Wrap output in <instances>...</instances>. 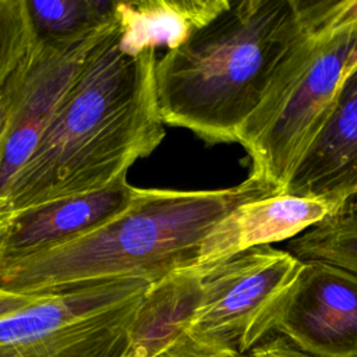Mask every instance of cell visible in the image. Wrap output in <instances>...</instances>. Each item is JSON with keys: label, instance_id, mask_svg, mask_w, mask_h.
I'll list each match as a JSON object with an SVG mask.
<instances>
[{"label": "cell", "instance_id": "5", "mask_svg": "<svg viewBox=\"0 0 357 357\" xmlns=\"http://www.w3.org/2000/svg\"><path fill=\"white\" fill-rule=\"evenodd\" d=\"M151 284L116 279L40 296L0 318V357H127Z\"/></svg>", "mask_w": 357, "mask_h": 357}, {"label": "cell", "instance_id": "1", "mask_svg": "<svg viewBox=\"0 0 357 357\" xmlns=\"http://www.w3.org/2000/svg\"><path fill=\"white\" fill-rule=\"evenodd\" d=\"M156 50L128 56L113 21L86 53L35 151L11 184L14 213L103 190L165 138Z\"/></svg>", "mask_w": 357, "mask_h": 357}, {"label": "cell", "instance_id": "4", "mask_svg": "<svg viewBox=\"0 0 357 357\" xmlns=\"http://www.w3.org/2000/svg\"><path fill=\"white\" fill-rule=\"evenodd\" d=\"M356 64L357 22L314 28L308 20V31L291 47L238 135L237 142L251 158L250 174L283 192Z\"/></svg>", "mask_w": 357, "mask_h": 357}, {"label": "cell", "instance_id": "6", "mask_svg": "<svg viewBox=\"0 0 357 357\" xmlns=\"http://www.w3.org/2000/svg\"><path fill=\"white\" fill-rule=\"evenodd\" d=\"M303 261L261 245L205 271L185 329L244 356L275 333Z\"/></svg>", "mask_w": 357, "mask_h": 357}, {"label": "cell", "instance_id": "10", "mask_svg": "<svg viewBox=\"0 0 357 357\" xmlns=\"http://www.w3.org/2000/svg\"><path fill=\"white\" fill-rule=\"evenodd\" d=\"M135 192L137 188L127 181V177H123L103 190L14 213L6 243L4 264L54 248L89 233L127 209Z\"/></svg>", "mask_w": 357, "mask_h": 357}, {"label": "cell", "instance_id": "2", "mask_svg": "<svg viewBox=\"0 0 357 357\" xmlns=\"http://www.w3.org/2000/svg\"><path fill=\"white\" fill-rule=\"evenodd\" d=\"M280 192L278 185L252 174L219 190L137 188L131 205L102 226L4 264L0 287L49 296L116 279L155 283L195 266L205 238L238 205Z\"/></svg>", "mask_w": 357, "mask_h": 357}, {"label": "cell", "instance_id": "12", "mask_svg": "<svg viewBox=\"0 0 357 357\" xmlns=\"http://www.w3.org/2000/svg\"><path fill=\"white\" fill-rule=\"evenodd\" d=\"M227 0L114 1L119 47L128 56L145 50L180 47L230 7Z\"/></svg>", "mask_w": 357, "mask_h": 357}, {"label": "cell", "instance_id": "18", "mask_svg": "<svg viewBox=\"0 0 357 357\" xmlns=\"http://www.w3.org/2000/svg\"><path fill=\"white\" fill-rule=\"evenodd\" d=\"M18 89H20V74L17 67L15 71L4 82V85L0 86V166L4 155L6 139L8 134L13 110L18 96Z\"/></svg>", "mask_w": 357, "mask_h": 357}, {"label": "cell", "instance_id": "20", "mask_svg": "<svg viewBox=\"0 0 357 357\" xmlns=\"http://www.w3.org/2000/svg\"><path fill=\"white\" fill-rule=\"evenodd\" d=\"M40 296L13 293V291H7L0 287V318L7 317V315L32 304Z\"/></svg>", "mask_w": 357, "mask_h": 357}, {"label": "cell", "instance_id": "17", "mask_svg": "<svg viewBox=\"0 0 357 357\" xmlns=\"http://www.w3.org/2000/svg\"><path fill=\"white\" fill-rule=\"evenodd\" d=\"M231 349L199 337L184 328L172 335L149 357H231Z\"/></svg>", "mask_w": 357, "mask_h": 357}, {"label": "cell", "instance_id": "14", "mask_svg": "<svg viewBox=\"0 0 357 357\" xmlns=\"http://www.w3.org/2000/svg\"><path fill=\"white\" fill-rule=\"evenodd\" d=\"M107 0H33L26 1L36 39L67 46L86 40L113 20Z\"/></svg>", "mask_w": 357, "mask_h": 357}, {"label": "cell", "instance_id": "7", "mask_svg": "<svg viewBox=\"0 0 357 357\" xmlns=\"http://www.w3.org/2000/svg\"><path fill=\"white\" fill-rule=\"evenodd\" d=\"M275 333L312 357H357V273L303 261Z\"/></svg>", "mask_w": 357, "mask_h": 357}, {"label": "cell", "instance_id": "11", "mask_svg": "<svg viewBox=\"0 0 357 357\" xmlns=\"http://www.w3.org/2000/svg\"><path fill=\"white\" fill-rule=\"evenodd\" d=\"M283 192L344 201L357 197V64Z\"/></svg>", "mask_w": 357, "mask_h": 357}, {"label": "cell", "instance_id": "3", "mask_svg": "<svg viewBox=\"0 0 357 357\" xmlns=\"http://www.w3.org/2000/svg\"><path fill=\"white\" fill-rule=\"evenodd\" d=\"M308 31L305 0L231 3L155 66L165 124L209 144L237 142L291 47Z\"/></svg>", "mask_w": 357, "mask_h": 357}, {"label": "cell", "instance_id": "21", "mask_svg": "<svg viewBox=\"0 0 357 357\" xmlns=\"http://www.w3.org/2000/svg\"><path fill=\"white\" fill-rule=\"evenodd\" d=\"M14 212L10 209H1L0 211V271L4 264V252H6V243L7 236L10 231L11 220H13Z\"/></svg>", "mask_w": 357, "mask_h": 357}, {"label": "cell", "instance_id": "13", "mask_svg": "<svg viewBox=\"0 0 357 357\" xmlns=\"http://www.w3.org/2000/svg\"><path fill=\"white\" fill-rule=\"evenodd\" d=\"M202 276L191 266L149 286L130 331L127 357H149L188 324L201 297Z\"/></svg>", "mask_w": 357, "mask_h": 357}, {"label": "cell", "instance_id": "15", "mask_svg": "<svg viewBox=\"0 0 357 357\" xmlns=\"http://www.w3.org/2000/svg\"><path fill=\"white\" fill-rule=\"evenodd\" d=\"M286 245L300 261H321L357 273V197Z\"/></svg>", "mask_w": 357, "mask_h": 357}, {"label": "cell", "instance_id": "16", "mask_svg": "<svg viewBox=\"0 0 357 357\" xmlns=\"http://www.w3.org/2000/svg\"><path fill=\"white\" fill-rule=\"evenodd\" d=\"M36 42L26 0H0V86Z\"/></svg>", "mask_w": 357, "mask_h": 357}, {"label": "cell", "instance_id": "8", "mask_svg": "<svg viewBox=\"0 0 357 357\" xmlns=\"http://www.w3.org/2000/svg\"><path fill=\"white\" fill-rule=\"evenodd\" d=\"M113 21L75 45L57 46L36 39L20 63V89L0 166V209H8L13 181L35 151L91 46Z\"/></svg>", "mask_w": 357, "mask_h": 357}, {"label": "cell", "instance_id": "19", "mask_svg": "<svg viewBox=\"0 0 357 357\" xmlns=\"http://www.w3.org/2000/svg\"><path fill=\"white\" fill-rule=\"evenodd\" d=\"M231 357H312L308 356L296 347H293L286 339L282 336H276L273 339H266L250 353L241 356L237 351H231Z\"/></svg>", "mask_w": 357, "mask_h": 357}, {"label": "cell", "instance_id": "9", "mask_svg": "<svg viewBox=\"0 0 357 357\" xmlns=\"http://www.w3.org/2000/svg\"><path fill=\"white\" fill-rule=\"evenodd\" d=\"M344 199L280 192L238 205L202 243L195 269L205 271L254 247L290 240L336 213Z\"/></svg>", "mask_w": 357, "mask_h": 357}]
</instances>
